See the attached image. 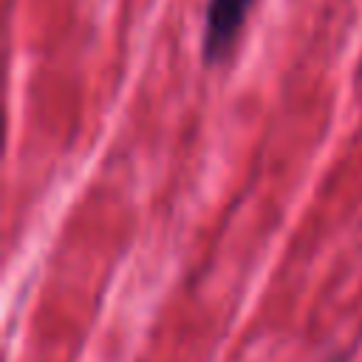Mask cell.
Returning <instances> with one entry per match:
<instances>
[{
	"label": "cell",
	"mask_w": 362,
	"mask_h": 362,
	"mask_svg": "<svg viewBox=\"0 0 362 362\" xmlns=\"http://www.w3.org/2000/svg\"><path fill=\"white\" fill-rule=\"evenodd\" d=\"M334 362H345V356H337V359H334Z\"/></svg>",
	"instance_id": "cell-2"
},
{
	"label": "cell",
	"mask_w": 362,
	"mask_h": 362,
	"mask_svg": "<svg viewBox=\"0 0 362 362\" xmlns=\"http://www.w3.org/2000/svg\"><path fill=\"white\" fill-rule=\"evenodd\" d=\"M255 0H206L204 14V37H201V59L206 65H221L232 54L240 28L249 17Z\"/></svg>",
	"instance_id": "cell-1"
}]
</instances>
